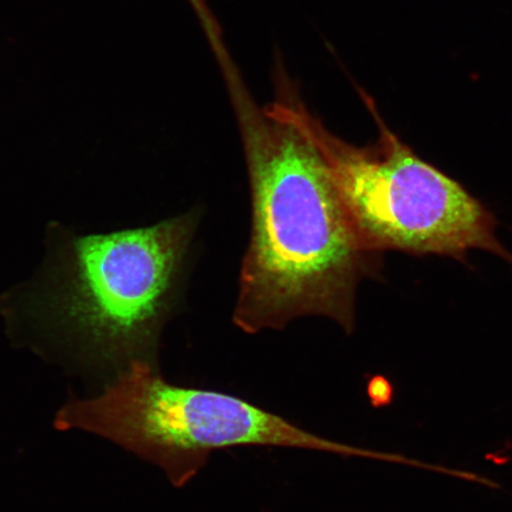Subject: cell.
<instances>
[{
	"instance_id": "cell-1",
	"label": "cell",
	"mask_w": 512,
	"mask_h": 512,
	"mask_svg": "<svg viewBox=\"0 0 512 512\" xmlns=\"http://www.w3.org/2000/svg\"><path fill=\"white\" fill-rule=\"evenodd\" d=\"M238 117L253 224L234 322L248 334L322 316L352 332L358 285L382 254L357 232L328 166L277 102L255 105L227 50L215 51Z\"/></svg>"
},
{
	"instance_id": "cell-2",
	"label": "cell",
	"mask_w": 512,
	"mask_h": 512,
	"mask_svg": "<svg viewBox=\"0 0 512 512\" xmlns=\"http://www.w3.org/2000/svg\"><path fill=\"white\" fill-rule=\"evenodd\" d=\"M275 100L322 155L357 232L375 253L438 255L466 262L471 251L495 254L512 265L498 240L492 211L464 185L420 158L384 123L373 99L358 89L379 138L355 146L332 134L281 79Z\"/></svg>"
},
{
	"instance_id": "cell-3",
	"label": "cell",
	"mask_w": 512,
	"mask_h": 512,
	"mask_svg": "<svg viewBox=\"0 0 512 512\" xmlns=\"http://www.w3.org/2000/svg\"><path fill=\"white\" fill-rule=\"evenodd\" d=\"M192 220L73 236L36 300L46 328L100 366L150 362L188 253Z\"/></svg>"
},
{
	"instance_id": "cell-4",
	"label": "cell",
	"mask_w": 512,
	"mask_h": 512,
	"mask_svg": "<svg viewBox=\"0 0 512 512\" xmlns=\"http://www.w3.org/2000/svg\"><path fill=\"white\" fill-rule=\"evenodd\" d=\"M56 428L110 439L160 467L182 488L223 448H303L411 466L412 459L336 443L303 430L238 396L171 384L151 362L128 364L94 399L70 401Z\"/></svg>"
},
{
	"instance_id": "cell-5",
	"label": "cell",
	"mask_w": 512,
	"mask_h": 512,
	"mask_svg": "<svg viewBox=\"0 0 512 512\" xmlns=\"http://www.w3.org/2000/svg\"><path fill=\"white\" fill-rule=\"evenodd\" d=\"M369 396L375 407L392 405L394 399L393 386L383 377H377L369 384Z\"/></svg>"
}]
</instances>
